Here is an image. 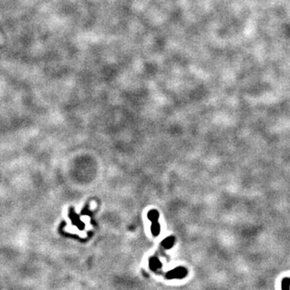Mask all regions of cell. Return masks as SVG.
Listing matches in <instances>:
<instances>
[{
    "label": "cell",
    "instance_id": "6da1fadb",
    "mask_svg": "<svg viewBox=\"0 0 290 290\" xmlns=\"http://www.w3.org/2000/svg\"><path fill=\"white\" fill-rule=\"evenodd\" d=\"M187 270L182 267H178L168 272L166 275L168 279H181L187 275Z\"/></svg>",
    "mask_w": 290,
    "mask_h": 290
},
{
    "label": "cell",
    "instance_id": "7a4b0ae2",
    "mask_svg": "<svg viewBox=\"0 0 290 290\" xmlns=\"http://www.w3.org/2000/svg\"><path fill=\"white\" fill-rule=\"evenodd\" d=\"M149 267L151 270H157L160 268L162 267V264L160 261V259L156 257H152L149 260Z\"/></svg>",
    "mask_w": 290,
    "mask_h": 290
},
{
    "label": "cell",
    "instance_id": "3957f363",
    "mask_svg": "<svg viewBox=\"0 0 290 290\" xmlns=\"http://www.w3.org/2000/svg\"><path fill=\"white\" fill-rule=\"evenodd\" d=\"M174 243H175V239L173 237H167L165 240L162 241V246L164 247V248L166 249H169L172 247L173 246Z\"/></svg>",
    "mask_w": 290,
    "mask_h": 290
},
{
    "label": "cell",
    "instance_id": "277c9868",
    "mask_svg": "<svg viewBox=\"0 0 290 290\" xmlns=\"http://www.w3.org/2000/svg\"><path fill=\"white\" fill-rule=\"evenodd\" d=\"M151 233L153 235L155 236H157L158 235L160 234V231H161V227H160V224L158 223L157 222H153L152 224H151Z\"/></svg>",
    "mask_w": 290,
    "mask_h": 290
},
{
    "label": "cell",
    "instance_id": "5b68a950",
    "mask_svg": "<svg viewBox=\"0 0 290 290\" xmlns=\"http://www.w3.org/2000/svg\"><path fill=\"white\" fill-rule=\"evenodd\" d=\"M148 218L150 220L153 222H157L158 218H159V213L155 210H150L148 214Z\"/></svg>",
    "mask_w": 290,
    "mask_h": 290
}]
</instances>
